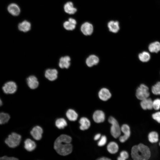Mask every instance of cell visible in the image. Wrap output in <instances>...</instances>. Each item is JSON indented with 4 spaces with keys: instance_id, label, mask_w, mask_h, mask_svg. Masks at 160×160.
Wrapping results in <instances>:
<instances>
[{
    "instance_id": "obj_1",
    "label": "cell",
    "mask_w": 160,
    "mask_h": 160,
    "mask_svg": "<svg viewBox=\"0 0 160 160\" xmlns=\"http://www.w3.org/2000/svg\"><path fill=\"white\" fill-rule=\"evenodd\" d=\"M71 137L67 135H61L55 140L54 148L56 152L62 156H66L71 153L72 151L73 146L70 143Z\"/></svg>"
},
{
    "instance_id": "obj_2",
    "label": "cell",
    "mask_w": 160,
    "mask_h": 160,
    "mask_svg": "<svg viewBox=\"0 0 160 160\" xmlns=\"http://www.w3.org/2000/svg\"><path fill=\"white\" fill-rule=\"evenodd\" d=\"M149 148L146 145L140 143L132 147L131 151V156L134 160H147L151 156Z\"/></svg>"
},
{
    "instance_id": "obj_3",
    "label": "cell",
    "mask_w": 160,
    "mask_h": 160,
    "mask_svg": "<svg viewBox=\"0 0 160 160\" xmlns=\"http://www.w3.org/2000/svg\"><path fill=\"white\" fill-rule=\"evenodd\" d=\"M21 139V136L15 132L9 134L4 140V143L9 147L14 148L19 145Z\"/></svg>"
},
{
    "instance_id": "obj_4",
    "label": "cell",
    "mask_w": 160,
    "mask_h": 160,
    "mask_svg": "<svg viewBox=\"0 0 160 160\" xmlns=\"http://www.w3.org/2000/svg\"><path fill=\"white\" fill-rule=\"evenodd\" d=\"M108 121L111 124L110 132L112 136L116 138L119 137L121 132V127L116 120L111 116L109 118Z\"/></svg>"
},
{
    "instance_id": "obj_5",
    "label": "cell",
    "mask_w": 160,
    "mask_h": 160,
    "mask_svg": "<svg viewBox=\"0 0 160 160\" xmlns=\"http://www.w3.org/2000/svg\"><path fill=\"white\" fill-rule=\"evenodd\" d=\"M136 95L137 98L141 100L148 98L150 95L148 88L144 84H140L136 90Z\"/></svg>"
},
{
    "instance_id": "obj_6",
    "label": "cell",
    "mask_w": 160,
    "mask_h": 160,
    "mask_svg": "<svg viewBox=\"0 0 160 160\" xmlns=\"http://www.w3.org/2000/svg\"><path fill=\"white\" fill-rule=\"evenodd\" d=\"M17 86L16 83L13 81L6 82L2 87L3 92L6 94L15 93L17 90Z\"/></svg>"
},
{
    "instance_id": "obj_7",
    "label": "cell",
    "mask_w": 160,
    "mask_h": 160,
    "mask_svg": "<svg viewBox=\"0 0 160 160\" xmlns=\"http://www.w3.org/2000/svg\"><path fill=\"white\" fill-rule=\"evenodd\" d=\"M121 131L124 135L119 137V140L122 143L125 142L129 137L130 135V129L127 124H124L121 127Z\"/></svg>"
},
{
    "instance_id": "obj_8",
    "label": "cell",
    "mask_w": 160,
    "mask_h": 160,
    "mask_svg": "<svg viewBox=\"0 0 160 160\" xmlns=\"http://www.w3.org/2000/svg\"><path fill=\"white\" fill-rule=\"evenodd\" d=\"M58 71L55 68H48L45 71L44 76L50 81L55 80L58 77Z\"/></svg>"
},
{
    "instance_id": "obj_9",
    "label": "cell",
    "mask_w": 160,
    "mask_h": 160,
    "mask_svg": "<svg viewBox=\"0 0 160 160\" xmlns=\"http://www.w3.org/2000/svg\"><path fill=\"white\" fill-rule=\"evenodd\" d=\"M26 82L28 87L32 89L37 88L39 84L38 79L34 75L28 76L26 79Z\"/></svg>"
},
{
    "instance_id": "obj_10",
    "label": "cell",
    "mask_w": 160,
    "mask_h": 160,
    "mask_svg": "<svg viewBox=\"0 0 160 160\" xmlns=\"http://www.w3.org/2000/svg\"><path fill=\"white\" fill-rule=\"evenodd\" d=\"M71 59L68 56L61 57L59 59L58 66L61 69H68L71 65Z\"/></svg>"
},
{
    "instance_id": "obj_11",
    "label": "cell",
    "mask_w": 160,
    "mask_h": 160,
    "mask_svg": "<svg viewBox=\"0 0 160 160\" xmlns=\"http://www.w3.org/2000/svg\"><path fill=\"white\" fill-rule=\"evenodd\" d=\"M43 132L42 129L40 127L37 126L33 128L30 133L34 139L36 140H39L42 138Z\"/></svg>"
},
{
    "instance_id": "obj_12",
    "label": "cell",
    "mask_w": 160,
    "mask_h": 160,
    "mask_svg": "<svg viewBox=\"0 0 160 160\" xmlns=\"http://www.w3.org/2000/svg\"><path fill=\"white\" fill-rule=\"evenodd\" d=\"M92 118L94 121L97 123H100L104 122L105 116L104 113L101 110H97L94 113Z\"/></svg>"
},
{
    "instance_id": "obj_13",
    "label": "cell",
    "mask_w": 160,
    "mask_h": 160,
    "mask_svg": "<svg viewBox=\"0 0 160 160\" xmlns=\"http://www.w3.org/2000/svg\"><path fill=\"white\" fill-rule=\"evenodd\" d=\"M81 30L84 35L86 36L90 35L93 32V27L91 24L86 22L81 26Z\"/></svg>"
},
{
    "instance_id": "obj_14",
    "label": "cell",
    "mask_w": 160,
    "mask_h": 160,
    "mask_svg": "<svg viewBox=\"0 0 160 160\" xmlns=\"http://www.w3.org/2000/svg\"><path fill=\"white\" fill-rule=\"evenodd\" d=\"M99 98L103 101H106L110 99L111 95L109 90L106 88L101 89L98 92Z\"/></svg>"
},
{
    "instance_id": "obj_15",
    "label": "cell",
    "mask_w": 160,
    "mask_h": 160,
    "mask_svg": "<svg viewBox=\"0 0 160 160\" xmlns=\"http://www.w3.org/2000/svg\"><path fill=\"white\" fill-rule=\"evenodd\" d=\"M8 11L12 15L15 16L18 15L20 12V9L18 6L16 4L12 3L7 7Z\"/></svg>"
},
{
    "instance_id": "obj_16",
    "label": "cell",
    "mask_w": 160,
    "mask_h": 160,
    "mask_svg": "<svg viewBox=\"0 0 160 160\" xmlns=\"http://www.w3.org/2000/svg\"><path fill=\"white\" fill-rule=\"evenodd\" d=\"M76 24V20L73 18H70L68 19V21H66L64 22L63 26L66 30L71 31L75 28Z\"/></svg>"
},
{
    "instance_id": "obj_17",
    "label": "cell",
    "mask_w": 160,
    "mask_h": 160,
    "mask_svg": "<svg viewBox=\"0 0 160 160\" xmlns=\"http://www.w3.org/2000/svg\"><path fill=\"white\" fill-rule=\"evenodd\" d=\"M140 104L144 110H151L153 108V101L150 98H147L141 100Z\"/></svg>"
},
{
    "instance_id": "obj_18",
    "label": "cell",
    "mask_w": 160,
    "mask_h": 160,
    "mask_svg": "<svg viewBox=\"0 0 160 160\" xmlns=\"http://www.w3.org/2000/svg\"><path fill=\"white\" fill-rule=\"evenodd\" d=\"M98 57L95 55H91L86 59V63L88 66L92 67L97 64L99 62Z\"/></svg>"
},
{
    "instance_id": "obj_19",
    "label": "cell",
    "mask_w": 160,
    "mask_h": 160,
    "mask_svg": "<svg viewBox=\"0 0 160 160\" xmlns=\"http://www.w3.org/2000/svg\"><path fill=\"white\" fill-rule=\"evenodd\" d=\"M80 129L82 130L87 129L90 127L91 123L89 120L85 117H81L79 121Z\"/></svg>"
},
{
    "instance_id": "obj_20",
    "label": "cell",
    "mask_w": 160,
    "mask_h": 160,
    "mask_svg": "<svg viewBox=\"0 0 160 160\" xmlns=\"http://www.w3.org/2000/svg\"><path fill=\"white\" fill-rule=\"evenodd\" d=\"M148 48L151 52H158L160 51V42L158 41H155L151 42L148 45Z\"/></svg>"
},
{
    "instance_id": "obj_21",
    "label": "cell",
    "mask_w": 160,
    "mask_h": 160,
    "mask_svg": "<svg viewBox=\"0 0 160 160\" xmlns=\"http://www.w3.org/2000/svg\"><path fill=\"white\" fill-rule=\"evenodd\" d=\"M24 147L27 151H31L34 150L36 147L35 143L30 139H27L24 141Z\"/></svg>"
},
{
    "instance_id": "obj_22",
    "label": "cell",
    "mask_w": 160,
    "mask_h": 160,
    "mask_svg": "<svg viewBox=\"0 0 160 160\" xmlns=\"http://www.w3.org/2000/svg\"><path fill=\"white\" fill-rule=\"evenodd\" d=\"M64 10L65 12L69 14H73L77 11V9L73 6L71 2H67L64 5Z\"/></svg>"
},
{
    "instance_id": "obj_23",
    "label": "cell",
    "mask_w": 160,
    "mask_h": 160,
    "mask_svg": "<svg viewBox=\"0 0 160 160\" xmlns=\"http://www.w3.org/2000/svg\"><path fill=\"white\" fill-rule=\"evenodd\" d=\"M118 144L115 142L112 141L108 145L107 149L108 151L110 153L114 154L116 153L119 150Z\"/></svg>"
},
{
    "instance_id": "obj_24",
    "label": "cell",
    "mask_w": 160,
    "mask_h": 160,
    "mask_svg": "<svg viewBox=\"0 0 160 160\" xmlns=\"http://www.w3.org/2000/svg\"><path fill=\"white\" fill-rule=\"evenodd\" d=\"M31 26V24L29 22L24 20L19 24L18 28L20 31L26 32L30 30Z\"/></svg>"
},
{
    "instance_id": "obj_25",
    "label": "cell",
    "mask_w": 160,
    "mask_h": 160,
    "mask_svg": "<svg viewBox=\"0 0 160 160\" xmlns=\"http://www.w3.org/2000/svg\"><path fill=\"white\" fill-rule=\"evenodd\" d=\"M109 30L113 33L117 32L119 29V23L118 21H111L108 23Z\"/></svg>"
},
{
    "instance_id": "obj_26",
    "label": "cell",
    "mask_w": 160,
    "mask_h": 160,
    "mask_svg": "<svg viewBox=\"0 0 160 160\" xmlns=\"http://www.w3.org/2000/svg\"><path fill=\"white\" fill-rule=\"evenodd\" d=\"M66 115L68 120L71 121L76 120L78 117L77 113L72 109H68L67 111Z\"/></svg>"
},
{
    "instance_id": "obj_27",
    "label": "cell",
    "mask_w": 160,
    "mask_h": 160,
    "mask_svg": "<svg viewBox=\"0 0 160 160\" xmlns=\"http://www.w3.org/2000/svg\"><path fill=\"white\" fill-rule=\"evenodd\" d=\"M10 119L9 115L4 112H0V125L7 123Z\"/></svg>"
},
{
    "instance_id": "obj_28",
    "label": "cell",
    "mask_w": 160,
    "mask_h": 160,
    "mask_svg": "<svg viewBox=\"0 0 160 160\" xmlns=\"http://www.w3.org/2000/svg\"><path fill=\"white\" fill-rule=\"evenodd\" d=\"M138 57L140 61L143 62H146L150 60L151 56L148 52L144 51L139 54Z\"/></svg>"
},
{
    "instance_id": "obj_29",
    "label": "cell",
    "mask_w": 160,
    "mask_h": 160,
    "mask_svg": "<svg viewBox=\"0 0 160 160\" xmlns=\"http://www.w3.org/2000/svg\"><path fill=\"white\" fill-rule=\"evenodd\" d=\"M55 124L56 127L60 129L64 128L67 125L66 121L63 118L57 119L55 121Z\"/></svg>"
},
{
    "instance_id": "obj_30",
    "label": "cell",
    "mask_w": 160,
    "mask_h": 160,
    "mask_svg": "<svg viewBox=\"0 0 160 160\" xmlns=\"http://www.w3.org/2000/svg\"><path fill=\"white\" fill-rule=\"evenodd\" d=\"M158 135L157 132L155 131L151 132L148 134V140L152 143H156L158 141Z\"/></svg>"
},
{
    "instance_id": "obj_31",
    "label": "cell",
    "mask_w": 160,
    "mask_h": 160,
    "mask_svg": "<svg viewBox=\"0 0 160 160\" xmlns=\"http://www.w3.org/2000/svg\"><path fill=\"white\" fill-rule=\"evenodd\" d=\"M151 91L155 95H160V81L158 82L152 87Z\"/></svg>"
},
{
    "instance_id": "obj_32",
    "label": "cell",
    "mask_w": 160,
    "mask_h": 160,
    "mask_svg": "<svg viewBox=\"0 0 160 160\" xmlns=\"http://www.w3.org/2000/svg\"><path fill=\"white\" fill-rule=\"evenodd\" d=\"M129 157L128 152L125 151H121L120 154V156L117 158L118 160H125Z\"/></svg>"
},
{
    "instance_id": "obj_33",
    "label": "cell",
    "mask_w": 160,
    "mask_h": 160,
    "mask_svg": "<svg viewBox=\"0 0 160 160\" xmlns=\"http://www.w3.org/2000/svg\"><path fill=\"white\" fill-rule=\"evenodd\" d=\"M107 137L105 135H103L100 137L98 142L97 145L99 146H102L104 145L106 143Z\"/></svg>"
},
{
    "instance_id": "obj_34",
    "label": "cell",
    "mask_w": 160,
    "mask_h": 160,
    "mask_svg": "<svg viewBox=\"0 0 160 160\" xmlns=\"http://www.w3.org/2000/svg\"><path fill=\"white\" fill-rule=\"evenodd\" d=\"M153 108L156 110L160 108V99L157 98L154 100L153 101Z\"/></svg>"
},
{
    "instance_id": "obj_35",
    "label": "cell",
    "mask_w": 160,
    "mask_h": 160,
    "mask_svg": "<svg viewBox=\"0 0 160 160\" xmlns=\"http://www.w3.org/2000/svg\"><path fill=\"white\" fill-rule=\"evenodd\" d=\"M152 116L153 119L159 123H160V112L159 111L153 113Z\"/></svg>"
},
{
    "instance_id": "obj_36",
    "label": "cell",
    "mask_w": 160,
    "mask_h": 160,
    "mask_svg": "<svg viewBox=\"0 0 160 160\" xmlns=\"http://www.w3.org/2000/svg\"><path fill=\"white\" fill-rule=\"evenodd\" d=\"M18 159L14 157H9L6 156L0 157V160H17Z\"/></svg>"
},
{
    "instance_id": "obj_37",
    "label": "cell",
    "mask_w": 160,
    "mask_h": 160,
    "mask_svg": "<svg viewBox=\"0 0 160 160\" xmlns=\"http://www.w3.org/2000/svg\"><path fill=\"white\" fill-rule=\"evenodd\" d=\"M101 137V134L100 133H98L94 137V140H99Z\"/></svg>"
},
{
    "instance_id": "obj_38",
    "label": "cell",
    "mask_w": 160,
    "mask_h": 160,
    "mask_svg": "<svg viewBox=\"0 0 160 160\" xmlns=\"http://www.w3.org/2000/svg\"><path fill=\"white\" fill-rule=\"evenodd\" d=\"M97 160H110L111 159L105 157H102L98 158Z\"/></svg>"
},
{
    "instance_id": "obj_39",
    "label": "cell",
    "mask_w": 160,
    "mask_h": 160,
    "mask_svg": "<svg viewBox=\"0 0 160 160\" xmlns=\"http://www.w3.org/2000/svg\"><path fill=\"white\" fill-rule=\"evenodd\" d=\"M3 105V102L2 101L0 98V107L1 106Z\"/></svg>"
},
{
    "instance_id": "obj_40",
    "label": "cell",
    "mask_w": 160,
    "mask_h": 160,
    "mask_svg": "<svg viewBox=\"0 0 160 160\" xmlns=\"http://www.w3.org/2000/svg\"><path fill=\"white\" fill-rule=\"evenodd\" d=\"M159 145L160 146V142H159Z\"/></svg>"
}]
</instances>
